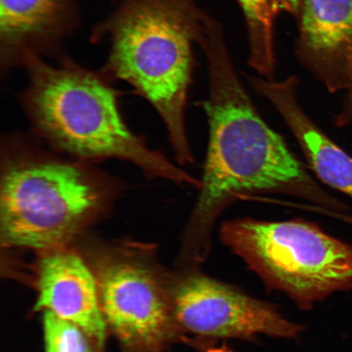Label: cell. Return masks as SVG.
I'll use <instances>...</instances> for the list:
<instances>
[{
  "instance_id": "cell-9",
  "label": "cell",
  "mask_w": 352,
  "mask_h": 352,
  "mask_svg": "<svg viewBox=\"0 0 352 352\" xmlns=\"http://www.w3.org/2000/svg\"><path fill=\"white\" fill-rule=\"evenodd\" d=\"M78 0H0L2 73L23 67L30 56L60 55L78 28Z\"/></svg>"
},
{
  "instance_id": "cell-15",
  "label": "cell",
  "mask_w": 352,
  "mask_h": 352,
  "mask_svg": "<svg viewBox=\"0 0 352 352\" xmlns=\"http://www.w3.org/2000/svg\"><path fill=\"white\" fill-rule=\"evenodd\" d=\"M277 10L298 17L300 13L301 0H275Z\"/></svg>"
},
{
  "instance_id": "cell-13",
  "label": "cell",
  "mask_w": 352,
  "mask_h": 352,
  "mask_svg": "<svg viewBox=\"0 0 352 352\" xmlns=\"http://www.w3.org/2000/svg\"><path fill=\"white\" fill-rule=\"evenodd\" d=\"M43 331L45 352H99L82 329L48 311L43 312Z\"/></svg>"
},
{
  "instance_id": "cell-5",
  "label": "cell",
  "mask_w": 352,
  "mask_h": 352,
  "mask_svg": "<svg viewBox=\"0 0 352 352\" xmlns=\"http://www.w3.org/2000/svg\"><path fill=\"white\" fill-rule=\"evenodd\" d=\"M74 245L94 271L105 323L122 352H167L182 340L171 303L170 271L158 261L155 246L89 233Z\"/></svg>"
},
{
  "instance_id": "cell-4",
  "label": "cell",
  "mask_w": 352,
  "mask_h": 352,
  "mask_svg": "<svg viewBox=\"0 0 352 352\" xmlns=\"http://www.w3.org/2000/svg\"><path fill=\"white\" fill-rule=\"evenodd\" d=\"M3 145V249L38 253L73 245L109 214L120 196V184L89 162L52 156L21 140Z\"/></svg>"
},
{
  "instance_id": "cell-3",
  "label": "cell",
  "mask_w": 352,
  "mask_h": 352,
  "mask_svg": "<svg viewBox=\"0 0 352 352\" xmlns=\"http://www.w3.org/2000/svg\"><path fill=\"white\" fill-rule=\"evenodd\" d=\"M206 15L196 0H121L91 35L110 43L101 70L129 83L160 114L179 165L195 162L186 109L192 47L204 35Z\"/></svg>"
},
{
  "instance_id": "cell-7",
  "label": "cell",
  "mask_w": 352,
  "mask_h": 352,
  "mask_svg": "<svg viewBox=\"0 0 352 352\" xmlns=\"http://www.w3.org/2000/svg\"><path fill=\"white\" fill-rule=\"evenodd\" d=\"M170 289L182 340L190 337L199 345L222 338L250 340L257 334L294 338L302 331L274 306L211 278L199 266H177L170 272Z\"/></svg>"
},
{
  "instance_id": "cell-11",
  "label": "cell",
  "mask_w": 352,
  "mask_h": 352,
  "mask_svg": "<svg viewBox=\"0 0 352 352\" xmlns=\"http://www.w3.org/2000/svg\"><path fill=\"white\" fill-rule=\"evenodd\" d=\"M249 80L254 91L280 113L315 175L329 187L352 197V157L325 135L299 104L298 78L292 76L278 82L250 77Z\"/></svg>"
},
{
  "instance_id": "cell-12",
  "label": "cell",
  "mask_w": 352,
  "mask_h": 352,
  "mask_svg": "<svg viewBox=\"0 0 352 352\" xmlns=\"http://www.w3.org/2000/svg\"><path fill=\"white\" fill-rule=\"evenodd\" d=\"M248 26L249 65L263 78L274 79L276 67L275 0H237Z\"/></svg>"
},
{
  "instance_id": "cell-16",
  "label": "cell",
  "mask_w": 352,
  "mask_h": 352,
  "mask_svg": "<svg viewBox=\"0 0 352 352\" xmlns=\"http://www.w3.org/2000/svg\"><path fill=\"white\" fill-rule=\"evenodd\" d=\"M204 352H233L226 346L222 347H208Z\"/></svg>"
},
{
  "instance_id": "cell-8",
  "label": "cell",
  "mask_w": 352,
  "mask_h": 352,
  "mask_svg": "<svg viewBox=\"0 0 352 352\" xmlns=\"http://www.w3.org/2000/svg\"><path fill=\"white\" fill-rule=\"evenodd\" d=\"M35 311H48L82 329L99 352L109 330L101 311L98 285L89 263L76 245L38 252L34 266Z\"/></svg>"
},
{
  "instance_id": "cell-14",
  "label": "cell",
  "mask_w": 352,
  "mask_h": 352,
  "mask_svg": "<svg viewBox=\"0 0 352 352\" xmlns=\"http://www.w3.org/2000/svg\"><path fill=\"white\" fill-rule=\"evenodd\" d=\"M347 89L349 92L347 95L345 108L336 118V124L338 126L346 125L352 121V76Z\"/></svg>"
},
{
  "instance_id": "cell-10",
  "label": "cell",
  "mask_w": 352,
  "mask_h": 352,
  "mask_svg": "<svg viewBox=\"0 0 352 352\" xmlns=\"http://www.w3.org/2000/svg\"><path fill=\"white\" fill-rule=\"evenodd\" d=\"M297 54L330 91L352 76V0H301Z\"/></svg>"
},
{
  "instance_id": "cell-6",
  "label": "cell",
  "mask_w": 352,
  "mask_h": 352,
  "mask_svg": "<svg viewBox=\"0 0 352 352\" xmlns=\"http://www.w3.org/2000/svg\"><path fill=\"white\" fill-rule=\"evenodd\" d=\"M219 236L270 287L306 309L352 288L351 246L314 223L239 218L223 222Z\"/></svg>"
},
{
  "instance_id": "cell-2",
  "label": "cell",
  "mask_w": 352,
  "mask_h": 352,
  "mask_svg": "<svg viewBox=\"0 0 352 352\" xmlns=\"http://www.w3.org/2000/svg\"><path fill=\"white\" fill-rule=\"evenodd\" d=\"M59 59L52 65L42 57L30 56L23 65L29 83L20 100L38 138L73 160L129 162L151 179L200 188L199 179L152 149L127 126L111 78L65 55Z\"/></svg>"
},
{
  "instance_id": "cell-1",
  "label": "cell",
  "mask_w": 352,
  "mask_h": 352,
  "mask_svg": "<svg viewBox=\"0 0 352 352\" xmlns=\"http://www.w3.org/2000/svg\"><path fill=\"white\" fill-rule=\"evenodd\" d=\"M199 46L208 64L209 95L202 107L209 140L199 193L180 236L178 265L199 266L206 261L220 215L244 197L283 195L332 214L346 210L259 116L237 76L222 25L211 16Z\"/></svg>"
}]
</instances>
